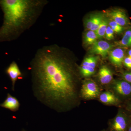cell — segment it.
I'll list each match as a JSON object with an SVG mask.
<instances>
[{
	"label": "cell",
	"instance_id": "obj_1",
	"mask_svg": "<svg viewBox=\"0 0 131 131\" xmlns=\"http://www.w3.org/2000/svg\"><path fill=\"white\" fill-rule=\"evenodd\" d=\"M70 52L56 45L38 49L30 63L35 94L58 111H68L80 103L79 75Z\"/></svg>",
	"mask_w": 131,
	"mask_h": 131
},
{
	"label": "cell",
	"instance_id": "obj_2",
	"mask_svg": "<svg viewBox=\"0 0 131 131\" xmlns=\"http://www.w3.org/2000/svg\"><path fill=\"white\" fill-rule=\"evenodd\" d=\"M47 0H0L3 20L0 27V43L16 40L38 20Z\"/></svg>",
	"mask_w": 131,
	"mask_h": 131
},
{
	"label": "cell",
	"instance_id": "obj_3",
	"mask_svg": "<svg viewBox=\"0 0 131 131\" xmlns=\"http://www.w3.org/2000/svg\"><path fill=\"white\" fill-rule=\"evenodd\" d=\"M100 95V88L93 80L86 79L83 81L80 90L81 97L86 100H92L97 98Z\"/></svg>",
	"mask_w": 131,
	"mask_h": 131
},
{
	"label": "cell",
	"instance_id": "obj_4",
	"mask_svg": "<svg viewBox=\"0 0 131 131\" xmlns=\"http://www.w3.org/2000/svg\"><path fill=\"white\" fill-rule=\"evenodd\" d=\"M131 122L125 113L120 111L109 123L107 131H127Z\"/></svg>",
	"mask_w": 131,
	"mask_h": 131
},
{
	"label": "cell",
	"instance_id": "obj_5",
	"mask_svg": "<svg viewBox=\"0 0 131 131\" xmlns=\"http://www.w3.org/2000/svg\"><path fill=\"white\" fill-rule=\"evenodd\" d=\"M112 86L116 96L123 98L131 97V83L124 80H116L113 82Z\"/></svg>",
	"mask_w": 131,
	"mask_h": 131
},
{
	"label": "cell",
	"instance_id": "obj_6",
	"mask_svg": "<svg viewBox=\"0 0 131 131\" xmlns=\"http://www.w3.org/2000/svg\"><path fill=\"white\" fill-rule=\"evenodd\" d=\"M112 47V46L106 41L97 40L92 45L90 51L91 53L105 57L108 54H109Z\"/></svg>",
	"mask_w": 131,
	"mask_h": 131
},
{
	"label": "cell",
	"instance_id": "obj_7",
	"mask_svg": "<svg viewBox=\"0 0 131 131\" xmlns=\"http://www.w3.org/2000/svg\"><path fill=\"white\" fill-rule=\"evenodd\" d=\"M6 73L11 80L12 82V89L14 91L16 81L23 78L22 73L15 61H13L10 64L6 69Z\"/></svg>",
	"mask_w": 131,
	"mask_h": 131
},
{
	"label": "cell",
	"instance_id": "obj_8",
	"mask_svg": "<svg viewBox=\"0 0 131 131\" xmlns=\"http://www.w3.org/2000/svg\"><path fill=\"white\" fill-rule=\"evenodd\" d=\"M109 16L112 20L123 27L128 25L130 24L129 18L125 12L122 9H113L109 12Z\"/></svg>",
	"mask_w": 131,
	"mask_h": 131
},
{
	"label": "cell",
	"instance_id": "obj_9",
	"mask_svg": "<svg viewBox=\"0 0 131 131\" xmlns=\"http://www.w3.org/2000/svg\"><path fill=\"white\" fill-rule=\"evenodd\" d=\"M125 50L119 47L110 51L109 58L112 63L117 66H121L125 58Z\"/></svg>",
	"mask_w": 131,
	"mask_h": 131
},
{
	"label": "cell",
	"instance_id": "obj_10",
	"mask_svg": "<svg viewBox=\"0 0 131 131\" xmlns=\"http://www.w3.org/2000/svg\"><path fill=\"white\" fill-rule=\"evenodd\" d=\"M20 104L18 99L12 96L10 94H7L6 100L0 105L1 107L6 108L12 112H15L19 110Z\"/></svg>",
	"mask_w": 131,
	"mask_h": 131
},
{
	"label": "cell",
	"instance_id": "obj_11",
	"mask_svg": "<svg viewBox=\"0 0 131 131\" xmlns=\"http://www.w3.org/2000/svg\"><path fill=\"white\" fill-rule=\"evenodd\" d=\"M98 78L102 84H107L111 82L113 79L112 71L107 66H102L98 72Z\"/></svg>",
	"mask_w": 131,
	"mask_h": 131
},
{
	"label": "cell",
	"instance_id": "obj_12",
	"mask_svg": "<svg viewBox=\"0 0 131 131\" xmlns=\"http://www.w3.org/2000/svg\"><path fill=\"white\" fill-rule=\"evenodd\" d=\"M99 99L102 103L106 104H117L119 99L113 93L110 91H105L100 94Z\"/></svg>",
	"mask_w": 131,
	"mask_h": 131
},
{
	"label": "cell",
	"instance_id": "obj_13",
	"mask_svg": "<svg viewBox=\"0 0 131 131\" xmlns=\"http://www.w3.org/2000/svg\"><path fill=\"white\" fill-rule=\"evenodd\" d=\"M117 43L121 47H131V28L125 32L122 39Z\"/></svg>",
	"mask_w": 131,
	"mask_h": 131
},
{
	"label": "cell",
	"instance_id": "obj_14",
	"mask_svg": "<svg viewBox=\"0 0 131 131\" xmlns=\"http://www.w3.org/2000/svg\"><path fill=\"white\" fill-rule=\"evenodd\" d=\"M98 39L96 32L89 30L87 31L84 34V43L87 45H92L97 41Z\"/></svg>",
	"mask_w": 131,
	"mask_h": 131
},
{
	"label": "cell",
	"instance_id": "obj_15",
	"mask_svg": "<svg viewBox=\"0 0 131 131\" xmlns=\"http://www.w3.org/2000/svg\"><path fill=\"white\" fill-rule=\"evenodd\" d=\"M108 23L107 19L103 18L98 30L95 32L98 39L102 38L105 36Z\"/></svg>",
	"mask_w": 131,
	"mask_h": 131
},
{
	"label": "cell",
	"instance_id": "obj_16",
	"mask_svg": "<svg viewBox=\"0 0 131 131\" xmlns=\"http://www.w3.org/2000/svg\"><path fill=\"white\" fill-rule=\"evenodd\" d=\"M97 62L98 58L97 57L94 56H90L84 58L81 66L95 69Z\"/></svg>",
	"mask_w": 131,
	"mask_h": 131
},
{
	"label": "cell",
	"instance_id": "obj_17",
	"mask_svg": "<svg viewBox=\"0 0 131 131\" xmlns=\"http://www.w3.org/2000/svg\"><path fill=\"white\" fill-rule=\"evenodd\" d=\"M103 18L102 14H98L93 15V20L90 30L96 32L99 28Z\"/></svg>",
	"mask_w": 131,
	"mask_h": 131
},
{
	"label": "cell",
	"instance_id": "obj_18",
	"mask_svg": "<svg viewBox=\"0 0 131 131\" xmlns=\"http://www.w3.org/2000/svg\"><path fill=\"white\" fill-rule=\"evenodd\" d=\"M80 73L84 77H89L93 74L95 72V69L86 66H81L80 68Z\"/></svg>",
	"mask_w": 131,
	"mask_h": 131
},
{
	"label": "cell",
	"instance_id": "obj_19",
	"mask_svg": "<svg viewBox=\"0 0 131 131\" xmlns=\"http://www.w3.org/2000/svg\"><path fill=\"white\" fill-rule=\"evenodd\" d=\"M109 26L111 27L114 32L118 33L122 32L124 30L123 27L120 26L113 20L109 21L108 23Z\"/></svg>",
	"mask_w": 131,
	"mask_h": 131
},
{
	"label": "cell",
	"instance_id": "obj_20",
	"mask_svg": "<svg viewBox=\"0 0 131 131\" xmlns=\"http://www.w3.org/2000/svg\"><path fill=\"white\" fill-rule=\"evenodd\" d=\"M105 37L108 40H112L114 38V32L109 26L106 30Z\"/></svg>",
	"mask_w": 131,
	"mask_h": 131
},
{
	"label": "cell",
	"instance_id": "obj_21",
	"mask_svg": "<svg viewBox=\"0 0 131 131\" xmlns=\"http://www.w3.org/2000/svg\"><path fill=\"white\" fill-rule=\"evenodd\" d=\"M122 77L124 80L128 82L131 83V71L125 72L122 74Z\"/></svg>",
	"mask_w": 131,
	"mask_h": 131
},
{
	"label": "cell",
	"instance_id": "obj_22",
	"mask_svg": "<svg viewBox=\"0 0 131 131\" xmlns=\"http://www.w3.org/2000/svg\"><path fill=\"white\" fill-rule=\"evenodd\" d=\"M123 63L127 68L131 69V58L130 57H127L125 58Z\"/></svg>",
	"mask_w": 131,
	"mask_h": 131
},
{
	"label": "cell",
	"instance_id": "obj_23",
	"mask_svg": "<svg viewBox=\"0 0 131 131\" xmlns=\"http://www.w3.org/2000/svg\"><path fill=\"white\" fill-rule=\"evenodd\" d=\"M128 54L129 57L131 58V49H130V50L128 51Z\"/></svg>",
	"mask_w": 131,
	"mask_h": 131
},
{
	"label": "cell",
	"instance_id": "obj_24",
	"mask_svg": "<svg viewBox=\"0 0 131 131\" xmlns=\"http://www.w3.org/2000/svg\"><path fill=\"white\" fill-rule=\"evenodd\" d=\"M127 131H131V122Z\"/></svg>",
	"mask_w": 131,
	"mask_h": 131
},
{
	"label": "cell",
	"instance_id": "obj_25",
	"mask_svg": "<svg viewBox=\"0 0 131 131\" xmlns=\"http://www.w3.org/2000/svg\"><path fill=\"white\" fill-rule=\"evenodd\" d=\"M129 109H130V110H131V103H130V105H129Z\"/></svg>",
	"mask_w": 131,
	"mask_h": 131
},
{
	"label": "cell",
	"instance_id": "obj_26",
	"mask_svg": "<svg viewBox=\"0 0 131 131\" xmlns=\"http://www.w3.org/2000/svg\"><path fill=\"white\" fill-rule=\"evenodd\" d=\"M107 131V130H103V131Z\"/></svg>",
	"mask_w": 131,
	"mask_h": 131
}]
</instances>
